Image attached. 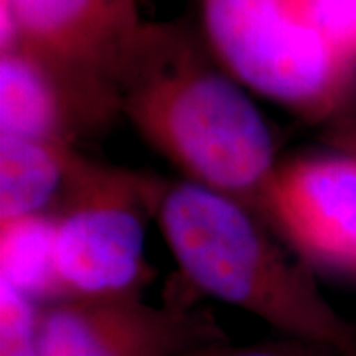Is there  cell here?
Instances as JSON below:
<instances>
[{
	"instance_id": "cell-14",
	"label": "cell",
	"mask_w": 356,
	"mask_h": 356,
	"mask_svg": "<svg viewBox=\"0 0 356 356\" xmlns=\"http://www.w3.org/2000/svg\"><path fill=\"white\" fill-rule=\"evenodd\" d=\"M339 356H356V343L350 344L348 348L341 350V355H339Z\"/></svg>"
},
{
	"instance_id": "cell-3",
	"label": "cell",
	"mask_w": 356,
	"mask_h": 356,
	"mask_svg": "<svg viewBox=\"0 0 356 356\" xmlns=\"http://www.w3.org/2000/svg\"><path fill=\"white\" fill-rule=\"evenodd\" d=\"M200 32L240 86L309 125L356 113V65L323 0H196Z\"/></svg>"
},
{
	"instance_id": "cell-5",
	"label": "cell",
	"mask_w": 356,
	"mask_h": 356,
	"mask_svg": "<svg viewBox=\"0 0 356 356\" xmlns=\"http://www.w3.org/2000/svg\"><path fill=\"white\" fill-rule=\"evenodd\" d=\"M143 22L137 0H0V50L18 46L34 56L89 137L121 115L117 79Z\"/></svg>"
},
{
	"instance_id": "cell-10",
	"label": "cell",
	"mask_w": 356,
	"mask_h": 356,
	"mask_svg": "<svg viewBox=\"0 0 356 356\" xmlns=\"http://www.w3.org/2000/svg\"><path fill=\"white\" fill-rule=\"evenodd\" d=\"M0 280L38 307L67 299L56 266V222L51 214L0 222Z\"/></svg>"
},
{
	"instance_id": "cell-7",
	"label": "cell",
	"mask_w": 356,
	"mask_h": 356,
	"mask_svg": "<svg viewBox=\"0 0 356 356\" xmlns=\"http://www.w3.org/2000/svg\"><path fill=\"white\" fill-rule=\"evenodd\" d=\"M267 224L309 267L356 280V147L280 163Z\"/></svg>"
},
{
	"instance_id": "cell-8",
	"label": "cell",
	"mask_w": 356,
	"mask_h": 356,
	"mask_svg": "<svg viewBox=\"0 0 356 356\" xmlns=\"http://www.w3.org/2000/svg\"><path fill=\"white\" fill-rule=\"evenodd\" d=\"M0 135L74 147L83 137L64 88L18 46L0 50Z\"/></svg>"
},
{
	"instance_id": "cell-4",
	"label": "cell",
	"mask_w": 356,
	"mask_h": 356,
	"mask_svg": "<svg viewBox=\"0 0 356 356\" xmlns=\"http://www.w3.org/2000/svg\"><path fill=\"white\" fill-rule=\"evenodd\" d=\"M165 178L93 161L74 151L51 212L56 266L67 297L139 293L145 228Z\"/></svg>"
},
{
	"instance_id": "cell-9",
	"label": "cell",
	"mask_w": 356,
	"mask_h": 356,
	"mask_svg": "<svg viewBox=\"0 0 356 356\" xmlns=\"http://www.w3.org/2000/svg\"><path fill=\"white\" fill-rule=\"evenodd\" d=\"M77 147L0 135V222L44 214L58 202Z\"/></svg>"
},
{
	"instance_id": "cell-1",
	"label": "cell",
	"mask_w": 356,
	"mask_h": 356,
	"mask_svg": "<svg viewBox=\"0 0 356 356\" xmlns=\"http://www.w3.org/2000/svg\"><path fill=\"white\" fill-rule=\"evenodd\" d=\"M119 111L184 180L267 224L277 170L269 125L188 20L143 22L117 79ZM269 226V224H267Z\"/></svg>"
},
{
	"instance_id": "cell-11",
	"label": "cell",
	"mask_w": 356,
	"mask_h": 356,
	"mask_svg": "<svg viewBox=\"0 0 356 356\" xmlns=\"http://www.w3.org/2000/svg\"><path fill=\"white\" fill-rule=\"evenodd\" d=\"M40 307L0 280V356H40Z\"/></svg>"
},
{
	"instance_id": "cell-2",
	"label": "cell",
	"mask_w": 356,
	"mask_h": 356,
	"mask_svg": "<svg viewBox=\"0 0 356 356\" xmlns=\"http://www.w3.org/2000/svg\"><path fill=\"white\" fill-rule=\"evenodd\" d=\"M154 220L180 271L200 293L266 321L291 339L356 343L309 267L259 216L191 180H165Z\"/></svg>"
},
{
	"instance_id": "cell-13",
	"label": "cell",
	"mask_w": 356,
	"mask_h": 356,
	"mask_svg": "<svg viewBox=\"0 0 356 356\" xmlns=\"http://www.w3.org/2000/svg\"><path fill=\"white\" fill-rule=\"evenodd\" d=\"M332 30L350 51L356 65V0H325Z\"/></svg>"
},
{
	"instance_id": "cell-6",
	"label": "cell",
	"mask_w": 356,
	"mask_h": 356,
	"mask_svg": "<svg viewBox=\"0 0 356 356\" xmlns=\"http://www.w3.org/2000/svg\"><path fill=\"white\" fill-rule=\"evenodd\" d=\"M214 315L182 299L149 305L139 293L67 297L40 307V356H178L228 341Z\"/></svg>"
},
{
	"instance_id": "cell-12",
	"label": "cell",
	"mask_w": 356,
	"mask_h": 356,
	"mask_svg": "<svg viewBox=\"0 0 356 356\" xmlns=\"http://www.w3.org/2000/svg\"><path fill=\"white\" fill-rule=\"evenodd\" d=\"M341 350L329 344L311 343L303 339L283 337L277 341L254 344H234L232 341H218L194 346L178 356H339Z\"/></svg>"
}]
</instances>
